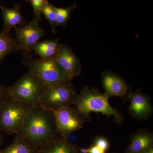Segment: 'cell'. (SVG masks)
I'll return each instance as SVG.
<instances>
[{"label": "cell", "mask_w": 153, "mask_h": 153, "mask_svg": "<svg viewBox=\"0 0 153 153\" xmlns=\"http://www.w3.org/2000/svg\"><path fill=\"white\" fill-rule=\"evenodd\" d=\"M130 104L129 112L137 119H144L152 113V108L147 96L140 90L131 92L128 95Z\"/></svg>", "instance_id": "8fae6325"}, {"label": "cell", "mask_w": 153, "mask_h": 153, "mask_svg": "<svg viewBox=\"0 0 153 153\" xmlns=\"http://www.w3.org/2000/svg\"><path fill=\"white\" fill-rule=\"evenodd\" d=\"M108 98L97 89L85 86L76 94L72 105L85 121L89 119L91 113H100L108 117H113L117 123H121L123 116L111 105Z\"/></svg>", "instance_id": "7a4b0ae2"}, {"label": "cell", "mask_w": 153, "mask_h": 153, "mask_svg": "<svg viewBox=\"0 0 153 153\" xmlns=\"http://www.w3.org/2000/svg\"><path fill=\"white\" fill-rule=\"evenodd\" d=\"M45 86L38 77L28 71L7 87V93L18 101L33 105L40 103Z\"/></svg>", "instance_id": "277c9868"}, {"label": "cell", "mask_w": 153, "mask_h": 153, "mask_svg": "<svg viewBox=\"0 0 153 153\" xmlns=\"http://www.w3.org/2000/svg\"><path fill=\"white\" fill-rule=\"evenodd\" d=\"M104 94L108 97L117 96L125 98L129 93L128 85L120 76L111 71H105L102 74Z\"/></svg>", "instance_id": "30bf717a"}, {"label": "cell", "mask_w": 153, "mask_h": 153, "mask_svg": "<svg viewBox=\"0 0 153 153\" xmlns=\"http://www.w3.org/2000/svg\"><path fill=\"white\" fill-rule=\"evenodd\" d=\"M60 38L47 39L38 41L32 49L34 54L38 55L41 59H47L55 57L57 54L60 43Z\"/></svg>", "instance_id": "9a60e30c"}, {"label": "cell", "mask_w": 153, "mask_h": 153, "mask_svg": "<svg viewBox=\"0 0 153 153\" xmlns=\"http://www.w3.org/2000/svg\"><path fill=\"white\" fill-rule=\"evenodd\" d=\"M38 153H79V148L57 134L47 144L38 149Z\"/></svg>", "instance_id": "4fadbf2b"}, {"label": "cell", "mask_w": 153, "mask_h": 153, "mask_svg": "<svg viewBox=\"0 0 153 153\" xmlns=\"http://www.w3.org/2000/svg\"><path fill=\"white\" fill-rule=\"evenodd\" d=\"M32 105L7 96L0 103V130L9 134L19 133Z\"/></svg>", "instance_id": "3957f363"}, {"label": "cell", "mask_w": 153, "mask_h": 153, "mask_svg": "<svg viewBox=\"0 0 153 153\" xmlns=\"http://www.w3.org/2000/svg\"><path fill=\"white\" fill-rule=\"evenodd\" d=\"M87 148L83 146L81 148H79V153H88L86 150Z\"/></svg>", "instance_id": "cb8c5ba5"}, {"label": "cell", "mask_w": 153, "mask_h": 153, "mask_svg": "<svg viewBox=\"0 0 153 153\" xmlns=\"http://www.w3.org/2000/svg\"><path fill=\"white\" fill-rule=\"evenodd\" d=\"M19 51L18 45L10 33L1 30L0 32V64L8 54Z\"/></svg>", "instance_id": "e0dca14e"}, {"label": "cell", "mask_w": 153, "mask_h": 153, "mask_svg": "<svg viewBox=\"0 0 153 153\" xmlns=\"http://www.w3.org/2000/svg\"><path fill=\"white\" fill-rule=\"evenodd\" d=\"M106 152L109 148V143L108 140L104 137H98L94 140V144Z\"/></svg>", "instance_id": "44dd1931"}, {"label": "cell", "mask_w": 153, "mask_h": 153, "mask_svg": "<svg viewBox=\"0 0 153 153\" xmlns=\"http://www.w3.org/2000/svg\"><path fill=\"white\" fill-rule=\"evenodd\" d=\"M29 71L38 77L45 85H67L71 81L57 64L54 57L47 59H32L24 61Z\"/></svg>", "instance_id": "5b68a950"}, {"label": "cell", "mask_w": 153, "mask_h": 153, "mask_svg": "<svg viewBox=\"0 0 153 153\" xmlns=\"http://www.w3.org/2000/svg\"><path fill=\"white\" fill-rule=\"evenodd\" d=\"M19 134L38 150L43 147L57 134L53 112L40 103L33 105Z\"/></svg>", "instance_id": "6da1fadb"}, {"label": "cell", "mask_w": 153, "mask_h": 153, "mask_svg": "<svg viewBox=\"0 0 153 153\" xmlns=\"http://www.w3.org/2000/svg\"><path fill=\"white\" fill-rule=\"evenodd\" d=\"M7 96V86L0 83V103Z\"/></svg>", "instance_id": "603a6c76"}, {"label": "cell", "mask_w": 153, "mask_h": 153, "mask_svg": "<svg viewBox=\"0 0 153 153\" xmlns=\"http://www.w3.org/2000/svg\"><path fill=\"white\" fill-rule=\"evenodd\" d=\"M54 57L71 80L81 74L82 70L81 62L67 45L60 44L57 54Z\"/></svg>", "instance_id": "9c48e42d"}, {"label": "cell", "mask_w": 153, "mask_h": 153, "mask_svg": "<svg viewBox=\"0 0 153 153\" xmlns=\"http://www.w3.org/2000/svg\"><path fill=\"white\" fill-rule=\"evenodd\" d=\"M141 153H153V148H150V149H148L142 152Z\"/></svg>", "instance_id": "d4e9b609"}, {"label": "cell", "mask_w": 153, "mask_h": 153, "mask_svg": "<svg viewBox=\"0 0 153 153\" xmlns=\"http://www.w3.org/2000/svg\"><path fill=\"white\" fill-rule=\"evenodd\" d=\"M54 6L50 4L48 1L44 3L42 9V14L44 15L52 28V33H55L57 27V18Z\"/></svg>", "instance_id": "d6986e66"}, {"label": "cell", "mask_w": 153, "mask_h": 153, "mask_svg": "<svg viewBox=\"0 0 153 153\" xmlns=\"http://www.w3.org/2000/svg\"><path fill=\"white\" fill-rule=\"evenodd\" d=\"M131 140V144L125 153H141L153 148V135L148 131L140 130L137 131L132 135Z\"/></svg>", "instance_id": "5bb4252c"}, {"label": "cell", "mask_w": 153, "mask_h": 153, "mask_svg": "<svg viewBox=\"0 0 153 153\" xmlns=\"http://www.w3.org/2000/svg\"><path fill=\"white\" fill-rule=\"evenodd\" d=\"M76 89L72 84L46 85L40 103L47 109L56 110L72 106Z\"/></svg>", "instance_id": "52a82bcc"}, {"label": "cell", "mask_w": 153, "mask_h": 153, "mask_svg": "<svg viewBox=\"0 0 153 153\" xmlns=\"http://www.w3.org/2000/svg\"><path fill=\"white\" fill-rule=\"evenodd\" d=\"M14 28L16 30L14 39L19 47V52L24 57V61L32 60L33 47L40 39L46 36V32L40 27L39 22L34 19L25 26Z\"/></svg>", "instance_id": "8992f818"}, {"label": "cell", "mask_w": 153, "mask_h": 153, "mask_svg": "<svg viewBox=\"0 0 153 153\" xmlns=\"http://www.w3.org/2000/svg\"><path fill=\"white\" fill-rule=\"evenodd\" d=\"M57 18V27L66 26L71 18V14L77 7L76 3H73L71 5L66 8L57 7L54 6Z\"/></svg>", "instance_id": "ac0fdd59"}, {"label": "cell", "mask_w": 153, "mask_h": 153, "mask_svg": "<svg viewBox=\"0 0 153 153\" xmlns=\"http://www.w3.org/2000/svg\"><path fill=\"white\" fill-rule=\"evenodd\" d=\"M0 153H38V149L18 133L16 134L13 143L0 150Z\"/></svg>", "instance_id": "2e32d148"}, {"label": "cell", "mask_w": 153, "mask_h": 153, "mask_svg": "<svg viewBox=\"0 0 153 153\" xmlns=\"http://www.w3.org/2000/svg\"><path fill=\"white\" fill-rule=\"evenodd\" d=\"M86 150L88 153H105V151L94 145L87 148Z\"/></svg>", "instance_id": "7402d4cb"}, {"label": "cell", "mask_w": 153, "mask_h": 153, "mask_svg": "<svg viewBox=\"0 0 153 153\" xmlns=\"http://www.w3.org/2000/svg\"><path fill=\"white\" fill-rule=\"evenodd\" d=\"M3 142V136L2 135L1 131L0 130V145Z\"/></svg>", "instance_id": "484cf974"}, {"label": "cell", "mask_w": 153, "mask_h": 153, "mask_svg": "<svg viewBox=\"0 0 153 153\" xmlns=\"http://www.w3.org/2000/svg\"><path fill=\"white\" fill-rule=\"evenodd\" d=\"M46 1L47 0H30L29 1L31 3L34 11V20L38 22L41 21L42 7Z\"/></svg>", "instance_id": "ffe728a7"}, {"label": "cell", "mask_w": 153, "mask_h": 153, "mask_svg": "<svg viewBox=\"0 0 153 153\" xmlns=\"http://www.w3.org/2000/svg\"><path fill=\"white\" fill-rule=\"evenodd\" d=\"M2 14L4 27L3 31L10 33L12 28L23 27L27 24L26 19L21 10V4H15L12 8L6 7L3 5L0 6Z\"/></svg>", "instance_id": "7c38bea8"}, {"label": "cell", "mask_w": 153, "mask_h": 153, "mask_svg": "<svg viewBox=\"0 0 153 153\" xmlns=\"http://www.w3.org/2000/svg\"><path fill=\"white\" fill-rule=\"evenodd\" d=\"M52 111L55 117L57 134L64 138L82 128L86 121L72 106Z\"/></svg>", "instance_id": "ba28073f"}]
</instances>
